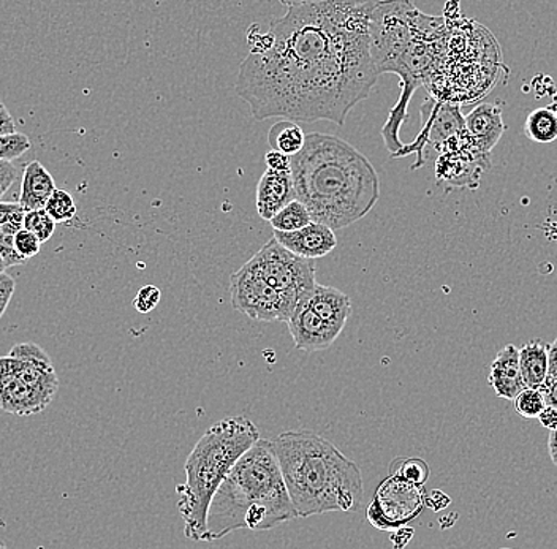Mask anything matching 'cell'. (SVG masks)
I'll return each instance as SVG.
<instances>
[{"label":"cell","instance_id":"obj_29","mask_svg":"<svg viewBox=\"0 0 557 549\" xmlns=\"http://www.w3.org/2000/svg\"><path fill=\"white\" fill-rule=\"evenodd\" d=\"M30 149V140L27 135L13 134L0 137V160L12 162L21 155L26 154Z\"/></svg>","mask_w":557,"mask_h":549},{"label":"cell","instance_id":"obj_21","mask_svg":"<svg viewBox=\"0 0 557 549\" xmlns=\"http://www.w3.org/2000/svg\"><path fill=\"white\" fill-rule=\"evenodd\" d=\"M268 141H270L273 151L294 158L305 148L306 135L298 124L284 120L271 127Z\"/></svg>","mask_w":557,"mask_h":549},{"label":"cell","instance_id":"obj_35","mask_svg":"<svg viewBox=\"0 0 557 549\" xmlns=\"http://www.w3.org/2000/svg\"><path fill=\"white\" fill-rule=\"evenodd\" d=\"M16 180V169L12 165V162H5L0 160V198L5 196L7 190L10 189L13 183Z\"/></svg>","mask_w":557,"mask_h":549},{"label":"cell","instance_id":"obj_37","mask_svg":"<svg viewBox=\"0 0 557 549\" xmlns=\"http://www.w3.org/2000/svg\"><path fill=\"white\" fill-rule=\"evenodd\" d=\"M16 134L15 120L5 103L0 100V137Z\"/></svg>","mask_w":557,"mask_h":549},{"label":"cell","instance_id":"obj_2","mask_svg":"<svg viewBox=\"0 0 557 549\" xmlns=\"http://www.w3.org/2000/svg\"><path fill=\"white\" fill-rule=\"evenodd\" d=\"M290 175L296 200L333 232L361 221L381 198L374 165L334 135H306L305 148L290 158Z\"/></svg>","mask_w":557,"mask_h":549},{"label":"cell","instance_id":"obj_38","mask_svg":"<svg viewBox=\"0 0 557 549\" xmlns=\"http://www.w3.org/2000/svg\"><path fill=\"white\" fill-rule=\"evenodd\" d=\"M448 503H450V499L442 491H433L430 496H424V506L430 507L434 512H441Z\"/></svg>","mask_w":557,"mask_h":549},{"label":"cell","instance_id":"obj_45","mask_svg":"<svg viewBox=\"0 0 557 549\" xmlns=\"http://www.w3.org/2000/svg\"><path fill=\"white\" fill-rule=\"evenodd\" d=\"M500 549H513V548H500Z\"/></svg>","mask_w":557,"mask_h":549},{"label":"cell","instance_id":"obj_19","mask_svg":"<svg viewBox=\"0 0 557 549\" xmlns=\"http://www.w3.org/2000/svg\"><path fill=\"white\" fill-rule=\"evenodd\" d=\"M55 192V183L48 170L38 160H34L24 170L21 184L20 207L24 213L45 210L48 200Z\"/></svg>","mask_w":557,"mask_h":549},{"label":"cell","instance_id":"obj_11","mask_svg":"<svg viewBox=\"0 0 557 549\" xmlns=\"http://www.w3.org/2000/svg\"><path fill=\"white\" fill-rule=\"evenodd\" d=\"M421 116H423V130L412 145L404 146L396 154V158H400L407 154V151L417 152L418 160L413 169L423 166L428 149H433L438 155L442 146L466 128L465 117L461 116V111L456 103L428 100V103L421 108Z\"/></svg>","mask_w":557,"mask_h":549},{"label":"cell","instance_id":"obj_5","mask_svg":"<svg viewBox=\"0 0 557 549\" xmlns=\"http://www.w3.org/2000/svg\"><path fill=\"white\" fill-rule=\"evenodd\" d=\"M260 440L259 429L246 416H230L209 427L186 462V483L176 488L184 535L203 541L212 497L233 465Z\"/></svg>","mask_w":557,"mask_h":549},{"label":"cell","instance_id":"obj_12","mask_svg":"<svg viewBox=\"0 0 557 549\" xmlns=\"http://www.w3.org/2000/svg\"><path fill=\"white\" fill-rule=\"evenodd\" d=\"M51 402L30 390L13 371L9 357L0 358V409L17 416L44 412Z\"/></svg>","mask_w":557,"mask_h":549},{"label":"cell","instance_id":"obj_18","mask_svg":"<svg viewBox=\"0 0 557 549\" xmlns=\"http://www.w3.org/2000/svg\"><path fill=\"white\" fill-rule=\"evenodd\" d=\"M296 200L290 173L264 172L257 187V211L263 221L270 222L288 203Z\"/></svg>","mask_w":557,"mask_h":549},{"label":"cell","instance_id":"obj_26","mask_svg":"<svg viewBox=\"0 0 557 549\" xmlns=\"http://www.w3.org/2000/svg\"><path fill=\"white\" fill-rule=\"evenodd\" d=\"M545 408V399H543L542 392L531 390V388H524V390L513 399L515 412H517L521 419H539L540 413H542V410Z\"/></svg>","mask_w":557,"mask_h":549},{"label":"cell","instance_id":"obj_25","mask_svg":"<svg viewBox=\"0 0 557 549\" xmlns=\"http://www.w3.org/2000/svg\"><path fill=\"white\" fill-rule=\"evenodd\" d=\"M45 211L54 221V224H58V222H67L75 217L76 204L67 190L55 189V192L48 200Z\"/></svg>","mask_w":557,"mask_h":549},{"label":"cell","instance_id":"obj_20","mask_svg":"<svg viewBox=\"0 0 557 549\" xmlns=\"http://www.w3.org/2000/svg\"><path fill=\"white\" fill-rule=\"evenodd\" d=\"M548 349L549 346L540 339L529 340L520 349V370L525 388L539 390L548 377Z\"/></svg>","mask_w":557,"mask_h":549},{"label":"cell","instance_id":"obj_3","mask_svg":"<svg viewBox=\"0 0 557 549\" xmlns=\"http://www.w3.org/2000/svg\"><path fill=\"white\" fill-rule=\"evenodd\" d=\"M271 447L298 520L361 509L360 467L325 437L308 429L288 431L271 440Z\"/></svg>","mask_w":557,"mask_h":549},{"label":"cell","instance_id":"obj_13","mask_svg":"<svg viewBox=\"0 0 557 549\" xmlns=\"http://www.w3.org/2000/svg\"><path fill=\"white\" fill-rule=\"evenodd\" d=\"M296 349L315 353L329 350L341 333L317 317L305 301L299 302L294 317L287 322Z\"/></svg>","mask_w":557,"mask_h":549},{"label":"cell","instance_id":"obj_43","mask_svg":"<svg viewBox=\"0 0 557 549\" xmlns=\"http://www.w3.org/2000/svg\"><path fill=\"white\" fill-rule=\"evenodd\" d=\"M7 265L5 262H3L2 257H0V273H5Z\"/></svg>","mask_w":557,"mask_h":549},{"label":"cell","instance_id":"obj_40","mask_svg":"<svg viewBox=\"0 0 557 549\" xmlns=\"http://www.w3.org/2000/svg\"><path fill=\"white\" fill-rule=\"evenodd\" d=\"M540 425L546 427L552 433L557 427V410L552 408H545L539 415Z\"/></svg>","mask_w":557,"mask_h":549},{"label":"cell","instance_id":"obj_8","mask_svg":"<svg viewBox=\"0 0 557 549\" xmlns=\"http://www.w3.org/2000/svg\"><path fill=\"white\" fill-rule=\"evenodd\" d=\"M230 290L233 308L257 322L287 323L302 302L294 295L277 291L246 266L232 274Z\"/></svg>","mask_w":557,"mask_h":549},{"label":"cell","instance_id":"obj_6","mask_svg":"<svg viewBox=\"0 0 557 549\" xmlns=\"http://www.w3.org/2000/svg\"><path fill=\"white\" fill-rule=\"evenodd\" d=\"M421 12L410 2H375L369 18V53L377 75L389 73L418 38Z\"/></svg>","mask_w":557,"mask_h":549},{"label":"cell","instance_id":"obj_15","mask_svg":"<svg viewBox=\"0 0 557 549\" xmlns=\"http://www.w3.org/2000/svg\"><path fill=\"white\" fill-rule=\"evenodd\" d=\"M306 304L313 314L336 332L343 333L350 317L351 302L344 291L334 287L315 284L312 291L305 298Z\"/></svg>","mask_w":557,"mask_h":549},{"label":"cell","instance_id":"obj_4","mask_svg":"<svg viewBox=\"0 0 557 549\" xmlns=\"http://www.w3.org/2000/svg\"><path fill=\"white\" fill-rule=\"evenodd\" d=\"M298 520L271 440L260 439L233 465L209 506L205 544L232 532L271 531Z\"/></svg>","mask_w":557,"mask_h":549},{"label":"cell","instance_id":"obj_32","mask_svg":"<svg viewBox=\"0 0 557 549\" xmlns=\"http://www.w3.org/2000/svg\"><path fill=\"white\" fill-rule=\"evenodd\" d=\"M264 163H267L268 172L290 173V158L278 151H268L264 154Z\"/></svg>","mask_w":557,"mask_h":549},{"label":"cell","instance_id":"obj_7","mask_svg":"<svg viewBox=\"0 0 557 549\" xmlns=\"http://www.w3.org/2000/svg\"><path fill=\"white\" fill-rule=\"evenodd\" d=\"M244 266L277 291L294 295L301 301L317 284L315 263L288 252L274 238Z\"/></svg>","mask_w":557,"mask_h":549},{"label":"cell","instance_id":"obj_39","mask_svg":"<svg viewBox=\"0 0 557 549\" xmlns=\"http://www.w3.org/2000/svg\"><path fill=\"white\" fill-rule=\"evenodd\" d=\"M412 527H403V529L393 532L392 537H389V540H392L393 548L404 549L406 548V545H409V541L412 540Z\"/></svg>","mask_w":557,"mask_h":549},{"label":"cell","instance_id":"obj_10","mask_svg":"<svg viewBox=\"0 0 557 549\" xmlns=\"http://www.w3.org/2000/svg\"><path fill=\"white\" fill-rule=\"evenodd\" d=\"M490 169L491 155L480 149L466 128L442 146L435 160L438 180L470 189L479 186L480 176Z\"/></svg>","mask_w":557,"mask_h":549},{"label":"cell","instance_id":"obj_9","mask_svg":"<svg viewBox=\"0 0 557 549\" xmlns=\"http://www.w3.org/2000/svg\"><path fill=\"white\" fill-rule=\"evenodd\" d=\"M424 507L426 506H424L423 488L389 475L379 485L366 514L375 529L396 532L417 520Z\"/></svg>","mask_w":557,"mask_h":549},{"label":"cell","instance_id":"obj_23","mask_svg":"<svg viewBox=\"0 0 557 549\" xmlns=\"http://www.w3.org/2000/svg\"><path fill=\"white\" fill-rule=\"evenodd\" d=\"M311 222V215H309L305 204H302L301 201L295 200L288 203L287 207L282 208V210L271 219L270 224L274 232L292 233L308 227Z\"/></svg>","mask_w":557,"mask_h":549},{"label":"cell","instance_id":"obj_33","mask_svg":"<svg viewBox=\"0 0 557 549\" xmlns=\"http://www.w3.org/2000/svg\"><path fill=\"white\" fill-rule=\"evenodd\" d=\"M24 214L20 203H0V225L23 224Z\"/></svg>","mask_w":557,"mask_h":549},{"label":"cell","instance_id":"obj_34","mask_svg":"<svg viewBox=\"0 0 557 549\" xmlns=\"http://www.w3.org/2000/svg\"><path fill=\"white\" fill-rule=\"evenodd\" d=\"M15 291V280L7 273H0V319L5 314L9 302Z\"/></svg>","mask_w":557,"mask_h":549},{"label":"cell","instance_id":"obj_30","mask_svg":"<svg viewBox=\"0 0 557 549\" xmlns=\"http://www.w3.org/2000/svg\"><path fill=\"white\" fill-rule=\"evenodd\" d=\"M40 248L41 242L38 241L37 236H34L33 233L24 230V228H21V230L16 233V253L24 260V262H27V260L38 255V253H40Z\"/></svg>","mask_w":557,"mask_h":549},{"label":"cell","instance_id":"obj_17","mask_svg":"<svg viewBox=\"0 0 557 549\" xmlns=\"http://www.w3.org/2000/svg\"><path fill=\"white\" fill-rule=\"evenodd\" d=\"M487 382L496 396L513 401L525 388L520 370V349L510 344L499 350L496 360L491 364Z\"/></svg>","mask_w":557,"mask_h":549},{"label":"cell","instance_id":"obj_44","mask_svg":"<svg viewBox=\"0 0 557 549\" xmlns=\"http://www.w3.org/2000/svg\"><path fill=\"white\" fill-rule=\"evenodd\" d=\"M0 549H10L9 547H7L5 544H3L2 540H0Z\"/></svg>","mask_w":557,"mask_h":549},{"label":"cell","instance_id":"obj_36","mask_svg":"<svg viewBox=\"0 0 557 549\" xmlns=\"http://www.w3.org/2000/svg\"><path fill=\"white\" fill-rule=\"evenodd\" d=\"M539 391L542 392L543 399H545L546 408L557 410V377H549L548 375Z\"/></svg>","mask_w":557,"mask_h":549},{"label":"cell","instance_id":"obj_14","mask_svg":"<svg viewBox=\"0 0 557 549\" xmlns=\"http://www.w3.org/2000/svg\"><path fill=\"white\" fill-rule=\"evenodd\" d=\"M274 239L288 252L306 260L322 259L337 246L336 233L326 225L311 222L308 227L292 233L274 232Z\"/></svg>","mask_w":557,"mask_h":549},{"label":"cell","instance_id":"obj_24","mask_svg":"<svg viewBox=\"0 0 557 549\" xmlns=\"http://www.w3.org/2000/svg\"><path fill=\"white\" fill-rule=\"evenodd\" d=\"M389 475L406 479L418 488H424L431 471L428 462L420 460V458H399L389 465Z\"/></svg>","mask_w":557,"mask_h":549},{"label":"cell","instance_id":"obj_1","mask_svg":"<svg viewBox=\"0 0 557 549\" xmlns=\"http://www.w3.org/2000/svg\"><path fill=\"white\" fill-rule=\"evenodd\" d=\"M267 33L252 24L236 92L257 121L343 125L377 83L369 53L375 2H282Z\"/></svg>","mask_w":557,"mask_h":549},{"label":"cell","instance_id":"obj_31","mask_svg":"<svg viewBox=\"0 0 557 549\" xmlns=\"http://www.w3.org/2000/svg\"><path fill=\"white\" fill-rule=\"evenodd\" d=\"M160 298H162V294L156 285H146V287L139 288L134 300V308L137 309L139 314H149V312L154 311Z\"/></svg>","mask_w":557,"mask_h":549},{"label":"cell","instance_id":"obj_28","mask_svg":"<svg viewBox=\"0 0 557 549\" xmlns=\"http://www.w3.org/2000/svg\"><path fill=\"white\" fill-rule=\"evenodd\" d=\"M21 228H23V224L0 225V257H2L7 267L26 263L17 255L15 249V236Z\"/></svg>","mask_w":557,"mask_h":549},{"label":"cell","instance_id":"obj_22","mask_svg":"<svg viewBox=\"0 0 557 549\" xmlns=\"http://www.w3.org/2000/svg\"><path fill=\"white\" fill-rule=\"evenodd\" d=\"M525 135L535 142H553L557 138V113L553 108H539L525 121Z\"/></svg>","mask_w":557,"mask_h":549},{"label":"cell","instance_id":"obj_16","mask_svg":"<svg viewBox=\"0 0 557 549\" xmlns=\"http://www.w3.org/2000/svg\"><path fill=\"white\" fill-rule=\"evenodd\" d=\"M465 125L473 141L491 155L505 132L503 107L499 103H480L465 117Z\"/></svg>","mask_w":557,"mask_h":549},{"label":"cell","instance_id":"obj_42","mask_svg":"<svg viewBox=\"0 0 557 549\" xmlns=\"http://www.w3.org/2000/svg\"><path fill=\"white\" fill-rule=\"evenodd\" d=\"M548 451H549V458H552L553 464H555L557 467V427L555 431H552V433H549Z\"/></svg>","mask_w":557,"mask_h":549},{"label":"cell","instance_id":"obj_41","mask_svg":"<svg viewBox=\"0 0 557 549\" xmlns=\"http://www.w3.org/2000/svg\"><path fill=\"white\" fill-rule=\"evenodd\" d=\"M548 358V375L549 377H557V339L552 344V346H549Z\"/></svg>","mask_w":557,"mask_h":549},{"label":"cell","instance_id":"obj_27","mask_svg":"<svg viewBox=\"0 0 557 549\" xmlns=\"http://www.w3.org/2000/svg\"><path fill=\"white\" fill-rule=\"evenodd\" d=\"M23 228L37 236L38 241L47 242L54 235L55 224L47 211L37 210L24 214Z\"/></svg>","mask_w":557,"mask_h":549}]
</instances>
